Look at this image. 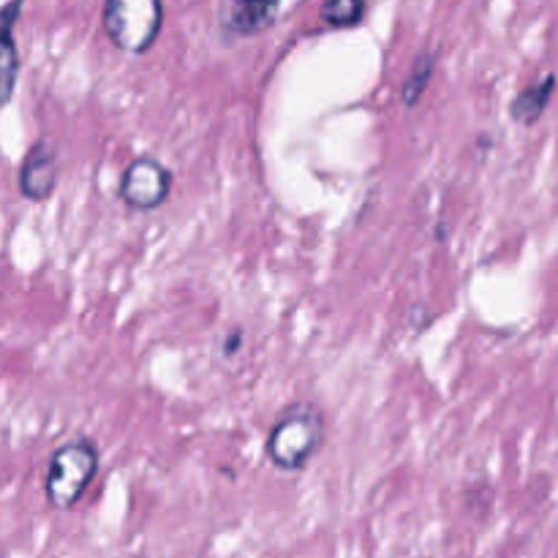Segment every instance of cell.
I'll use <instances>...</instances> for the list:
<instances>
[{
    "mask_svg": "<svg viewBox=\"0 0 558 558\" xmlns=\"http://www.w3.org/2000/svg\"><path fill=\"white\" fill-rule=\"evenodd\" d=\"M101 469V452L98 445L87 436L65 441L49 456L47 480H44V494L49 507L54 510H74L82 496L93 485Z\"/></svg>",
    "mask_w": 558,
    "mask_h": 558,
    "instance_id": "2",
    "label": "cell"
},
{
    "mask_svg": "<svg viewBox=\"0 0 558 558\" xmlns=\"http://www.w3.org/2000/svg\"><path fill=\"white\" fill-rule=\"evenodd\" d=\"M243 338H245V332H243V327H234V330H229L227 332V338H223V357H234V354L240 352V349H243Z\"/></svg>",
    "mask_w": 558,
    "mask_h": 558,
    "instance_id": "11",
    "label": "cell"
},
{
    "mask_svg": "<svg viewBox=\"0 0 558 558\" xmlns=\"http://www.w3.org/2000/svg\"><path fill=\"white\" fill-rule=\"evenodd\" d=\"M58 150L49 140H36L20 163V191L25 199L44 202L58 189Z\"/></svg>",
    "mask_w": 558,
    "mask_h": 558,
    "instance_id": "5",
    "label": "cell"
},
{
    "mask_svg": "<svg viewBox=\"0 0 558 558\" xmlns=\"http://www.w3.org/2000/svg\"><path fill=\"white\" fill-rule=\"evenodd\" d=\"M22 14V3L0 5V107L11 101L20 76V49L14 41V27Z\"/></svg>",
    "mask_w": 558,
    "mask_h": 558,
    "instance_id": "7",
    "label": "cell"
},
{
    "mask_svg": "<svg viewBox=\"0 0 558 558\" xmlns=\"http://www.w3.org/2000/svg\"><path fill=\"white\" fill-rule=\"evenodd\" d=\"M281 14V5L272 0H232L218 9V31L227 38H251L267 31Z\"/></svg>",
    "mask_w": 558,
    "mask_h": 558,
    "instance_id": "6",
    "label": "cell"
},
{
    "mask_svg": "<svg viewBox=\"0 0 558 558\" xmlns=\"http://www.w3.org/2000/svg\"><path fill=\"white\" fill-rule=\"evenodd\" d=\"M365 11H368V5L363 0H327L319 9V16L332 31H343V27H357Z\"/></svg>",
    "mask_w": 558,
    "mask_h": 558,
    "instance_id": "10",
    "label": "cell"
},
{
    "mask_svg": "<svg viewBox=\"0 0 558 558\" xmlns=\"http://www.w3.org/2000/svg\"><path fill=\"white\" fill-rule=\"evenodd\" d=\"M436 60H439V54L430 52V49H425V52H420L417 58H414L412 69H409L407 80H403L401 85V104L407 109L417 107L420 98L425 96V90H428L430 85V76L436 74Z\"/></svg>",
    "mask_w": 558,
    "mask_h": 558,
    "instance_id": "9",
    "label": "cell"
},
{
    "mask_svg": "<svg viewBox=\"0 0 558 558\" xmlns=\"http://www.w3.org/2000/svg\"><path fill=\"white\" fill-rule=\"evenodd\" d=\"M554 90H556V76L554 74H545L539 82L523 87V90L518 93V96L512 98V104H510L512 120H515V123H521V125L537 123V120L545 114V109H548L550 98H554Z\"/></svg>",
    "mask_w": 558,
    "mask_h": 558,
    "instance_id": "8",
    "label": "cell"
},
{
    "mask_svg": "<svg viewBox=\"0 0 558 558\" xmlns=\"http://www.w3.org/2000/svg\"><path fill=\"white\" fill-rule=\"evenodd\" d=\"M172 169L163 167L156 156H136L120 174L118 196L131 210L150 213L167 205L169 194H172Z\"/></svg>",
    "mask_w": 558,
    "mask_h": 558,
    "instance_id": "4",
    "label": "cell"
},
{
    "mask_svg": "<svg viewBox=\"0 0 558 558\" xmlns=\"http://www.w3.org/2000/svg\"><path fill=\"white\" fill-rule=\"evenodd\" d=\"M101 27L109 41L129 54H145L163 31L161 0H107Z\"/></svg>",
    "mask_w": 558,
    "mask_h": 558,
    "instance_id": "3",
    "label": "cell"
},
{
    "mask_svg": "<svg viewBox=\"0 0 558 558\" xmlns=\"http://www.w3.org/2000/svg\"><path fill=\"white\" fill-rule=\"evenodd\" d=\"M327 417L316 403L294 401L281 409L267 434V458L281 472H303L325 447Z\"/></svg>",
    "mask_w": 558,
    "mask_h": 558,
    "instance_id": "1",
    "label": "cell"
}]
</instances>
